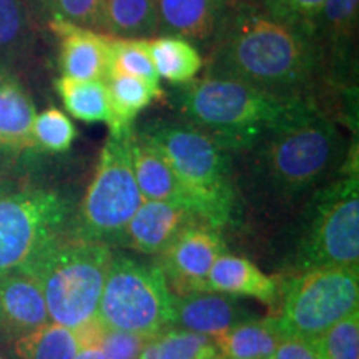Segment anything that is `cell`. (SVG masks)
I'll return each mask as SVG.
<instances>
[{
  "instance_id": "obj_1",
  "label": "cell",
  "mask_w": 359,
  "mask_h": 359,
  "mask_svg": "<svg viewBox=\"0 0 359 359\" xmlns=\"http://www.w3.org/2000/svg\"><path fill=\"white\" fill-rule=\"evenodd\" d=\"M205 65L206 75L304 98L323 109L331 93L316 35L269 15L253 0H233Z\"/></svg>"
},
{
  "instance_id": "obj_2",
  "label": "cell",
  "mask_w": 359,
  "mask_h": 359,
  "mask_svg": "<svg viewBox=\"0 0 359 359\" xmlns=\"http://www.w3.org/2000/svg\"><path fill=\"white\" fill-rule=\"evenodd\" d=\"M344 138L321 105H309L259 135L241 155H248V175L259 193L293 201L318 190L341 168Z\"/></svg>"
},
{
  "instance_id": "obj_3",
  "label": "cell",
  "mask_w": 359,
  "mask_h": 359,
  "mask_svg": "<svg viewBox=\"0 0 359 359\" xmlns=\"http://www.w3.org/2000/svg\"><path fill=\"white\" fill-rule=\"evenodd\" d=\"M180 116L213 138L228 155L241 154L281 120L320 103L281 97L235 79L203 74L173 93Z\"/></svg>"
},
{
  "instance_id": "obj_4",
  "label": "cell",
  "mask_w": 359,
  "mask_h": 359,
  "mask_svg": "<svg viewBox=\"0 0 359 359\" xmlns=\"http://www.w3.org/2000/svg\"><path fill=\"white\" fill-rule=\"evenodd\" d=\"M114 257L109 243L62 235L20 269L37 280L52 323L82 330L97 321Z\"/></svg>"
},
{
  "instance_id": "obj_5",
  "label": "cell",
  "mask_w": 359,
  "mask_h": 359,
  "mask_svg": "<svg viewBox=\"0 0 359 359\" xmlns=\"http://www.w3.org/2000/svg\"><path fill=\"white\" fill-rule=\"evenodd\" d=\"M168 161L201 205L205 222L222 230L235 210L230 155L210 135L185 120H154L135 128Z\"/></svg>"
},
{
  "instance_id": "obj_6",
  "label": "cell",
  "mask_w": 359,
  "mask_h": 359,
  "mask_svg": "<svg viewBox=\"0 0 359 359\" xmlns=\"http://www.w3.org/2000/svg\"><path fill=\"white\" fill-rule=\"evenodd\" d=\"M348 170L313 193L304 212L296 268L359 269V175L351 161Z\"/></svg>"
},
{
  "instance_id": "obj_7",
  "label": "cell",
  "mask_w": 359,
  "mask_h": 359,
  "mask_svg": "<svg viewBox=\"0 0 359 359\" xmlns=\"http://www.w3.org/2000/svg\"><path fill=\"white\" fill-rule=\"evenodd\" d=\"M173 298L158 263L114 257L103 285L97 321L103 327L151 338L172 327Z\"/></svg>"
},
{
  "instance_id": "obj_8",
  "label": "cell",
  "mask_w": 359,
  "mask_h": 359,
  "mask_svg": "<svg viewBox=\"0 0 359 359\" xmlns=\"http://www.w3.org/2000/svg\"><path fill=\"white\" fill-rule=\"evenodd\" d=\"M273 316L285 338L318 339L359 311V269L313 268L281 283Z\"/></svg>"
},
{
  "instance_id": "obj_9",
  "label": "cell",
  "mask_w": 359,
  "mask_h": 359,
  "mask_svg": "<svg viewBox=\"0 0 359 359\" xmlns=\"http://www.w3.org/2000/svg\"><path fill=\"white\" fill-rule=\"evenodd\" d=\"M132 135L133 130L120 137L109 135L103 143L70 235L110 245V241L122 238L125 226L140 208L143 196L135 180L130 154Z\"/></svg>"
},
{
  "instance_id": "obj_10",
  "label": "cell",
  "mask_w": 359,
  "mask_h": 359,
  "mask_svg": "<svg viewBox=\"0 0 359 359\" xmlns=\"http://www.w3.org/2000/svg\"><path fill=\"white\" fill-rule=\"evenodd\" d=\"M72 206L62 193L32 188L0 195V271L20 269L65 235Z\"/></svg>"
},
{
  "instance_id": "obj_11",
  "label": "cell",
  "mask_w": 359,
  "mask_h": 359,
  "mask_svg": "<svg viewBox=\"0 0 359 359\" xmlns=\"http://www.w3.org/2000/svg\"><path fill=\"white\" fill-rule=\"evenodd\" d=\"M226 253L222 231L205 219H196L158 255V266L175 296L206 291L210 269Z\"/></svg>"
},
{
  "instance_id": "obj_12",
  "label": "cell",
  "mask_w": 359,
  "mask_h": 359,
  "mask_svg": "<svg viewBox=\"0 0 359 359\" xmlns=\"http://www.w3.org/2000/svg\"><path fill=\"white\" fill-rule=\"evenodd\" d=\"M359 19V0H326L316 39L325 57L326 77L331 93L351 87L353 62L356 58V34Z\"/></svg>"
},
{
  "instance_id": "obj_13",
  "label": "cell",
  "mask_w": 359,
  "mask_h": 359,
  "mask_svg": "<svg viewBox=\"0 0 359 359\" xmlns=\"http://www.w3.org/2000/svg\"><path fill=\"white\" fill-rule=\"evenodd\" d=\"M47 29L58 42V67L64 77L107 82L111 65V35L48 17Z\"/></svg>"
},
{
  "instance_id": "obj_14",
  "label": "cell",
  "mask_w": 359,
  "mask_h": 359,
  "mask_svg": "<svg viewBox=\"0 0 359 359\" xmlns=\"http://www.w3.org/2000/svg\"><path fill=\"white\" fill-rule=\"evenodd\" d=\"M50 323L42 290L25 269L0 271V336L19 339Z\"/></svg>"
},
{
  "instance_id": "obj_15",
  "label": "cell",
  "mask_w": 359,
  "mask_h": 359,
  "mask_svg": "<svg viewBox=\"0 0 359 359\" xmlns=\"http://www.w3.org/2000/svg\"><path fill=\"white\" fill-rule=\"evenodd\" d=\"M233 0H155L156 35H175L198 50H208Z\"/></svg>"
},
{
  "instance_id": "obj_16",
  "label": "cell",
  "mask_w": 359,
  "mask_h": 359,
  "mask_svg": "<svg viewBox=\"0 0 359 359\" xmlns=\"http://www.w3.org/2000/svg\"><path fill=\"white\" fill-rule=\"evenodd\" d=\"M130 154H132L135 180L140 188L143 200L165 201V203L185 206L193 213L198 215L200 218H203L198 198L182 182V178L173 172V168L161 156L160 151L135 133V128L132 142H130Z\"/></svg>"
},
{
  "instance_id": "obj_17",
  "label": "cell",
  "mask_w": 359,
  "mask_h": 359,
  "mask_svg": "<svg viewBox=\"0 0 359 359\" xmlns=\"http://www.w3.org/2000/svg\"><path fill=\"white\" fill-rule=\"evenodd\" d=\"M250 318L251 313L245 309L240 298L217 291L188 293L173 298L172 327L193 331L212 339Z\"/></svg>"
},
{
  "instance_id": "obj_18",
  "label": "cell",
  "mask_w": 359,
  "mask_h": 359,
  "mask_svg": "<svg viewBox=\"0 0 359 359\" xmlns=\"http://www.w3.org/2000/svg\"><path fill=\"white\" fill-rule=\"evenodd\" d=\"M200 218L185 206L143 200L122 233L123 243L138 253L158 255L188 224Z\"/></svg>"
},
{
  "instance_id": "obj_19",
  "label": "cell",
  "mask_w": 359,
  "mask_h": 359,
  "mask_svg": "<svg viewBox=\"0 0 359 359\" xmlns=\"http://www.w3.org/2000/svg\"><path fill=\"white\" fill-rule=\"evenodd\" d=\"M206 291H217L235 298H253L268 306H276L281 281L263 273L250 259L223 253L210 269Z\"/></svg>"
},
{
  "instance_id": "obj_20",
  "label": "cell",
  "mask_w": 359,
  "mask_h": 359,
  "mask_svg": "<svg viewBox=\"0 0 359 359\" xmlns=\"http://www.w3.org/2000/svg\"><path fill=\"white\" fill-rule=\"evenodd\" d=\"M42 17L39 0H0V70L32 55Z\"/></svg>"
},
{
  "instance_id": "obj_21",
  "label": "cell",
  "mask_w": 359,
  "mask_h": 359,
  "mask_svg": "<svg viewBox=\"0 0 359 359\" xmlns=\"http://www.w3.org/2000/svg\"><path fill=\"white\" fill-rule=\"evenodd\" d=\"M35 105L12 72H0V151L34 148Z\"/></svg>"
},
{
  "instance_id": "obj_22",
  "label": "cell",
  "mask_w": 359,
  "mask_h": 359,
  "mask_svg": "<svg viewBox=\"0 0 359 359\" xmlns=\"http://www.w3.org/2000/svg\"><path fill=\"white\" fill-rule=\"evenodd\" d=\"M107 93H109V125L110 135L120 137L132 132L137 116L151 105V102L165 98L161 87H154L145 80L132 75L111 74L107 79Z\"/></svg>"
},
{
  "instance_id": "obj_23",
  "label": "cell",
  "mask_w": 359,
  "mask_h": 359,
  "mask_svg": "<svg viewBox=\"0 0 359 359\" xmlns=\"http://www.w3.org/2000/svg\"><path fill=\"white\" fill-rule=\"evenodd\" d=\"M285 336L275 318L238 323L215 339L224 359H268Z\"/></svg>"
},
{
  "instance_id": "obj_24",
  "label": "cell",
  "mask_w": 359,
  "mask_h": 359,
  "mask_svg": "<svg viewBox=\"0 0 359 359\" xmlns=\"http://www.w3.org/2000/svg\"><path fill=\"white\" fill-rule=\"evenodd\" d=\"M151 60L160 80L180 87L198 77L205 58L195 45L175 35H155L148 39Z\"/></svg>"
},
{
  "instance_id": "obj_25",
  "label": "cell",
  "mask_w": 359,
  "mask_h": 359,
  "mask_svg": "<svg viewBox=\"0 0 359 359\" xmlns=\"http://www.w3.org/2000/svg\"><path fill=\"white\" fill-rule=\"evenodd\" d=\"M102 32L118 39H151L158 34L155 0H105Z\"/></svg>"
},
{
  "instance_id": "obj_26",
  "label": "cell",
  "mask_w": 359,
  "mask_h": 359,
  "mask_svg": "<svg viewBox=\"0 0 359 359\" xmlns=\"http://www.w3.org/2000/svg\"><path fill=\"white\" fill-rule=\"evenodd\" d=\"M83 346L82 331L50 321L13 341V356L15 359H74Z\"/></svg>"
},
{
  "instance_id": "obj_27",
  "label": "cell",
  "mask_w": 359,
  "mask_h": 359,
  "mask_svg": "<svg viewBox=\"0 0 359 359\" xmlns=\"http://www.w3.org/2000/svg\"><path fill=\"white\" fill-rule=\"evenodd\" d=\"M55 90L65 110L85 123H100L109 120V93L105 82L75 80L62 75L57 79Z\"/></svg>"
},
{
  "instance_id": "obj_28",
  "label": "cell",
  "mask_w": 359,
  "mask_h": 359,
  "mask_svg": "<svg viewBox=\"0 0 359 359\" xmlns=\"http://www.w3.org/2000/svg\"><path fill=\"white\" fill-rule=\"evenodd\" d=\"M138 359H224L208 336L170 327L147 341Z\"/></svg>"
},
{
  "instance_id": "obj_29",
  "label": "cell",
  "mask_w": 359,
  "mask_h": 359,
  "mask_svg": "<svg viewBox=\"0 0 359 359\" xmlns=\"http://www.w3.org/2000/svg\"><path fill=\"white\" fill-rule=\"evenodd\" d=\"M111 74L132 75L154 87H160V77L148 48V39H111Z\"/></svg>"
},
{
  "instance_id": "obj_30",
  "label": "cell",
  "mask_w": 359,
  "mask_h": 359,
  "mask_svg": "<svg viewBox=\"0 0 359 359\" xmlns=\"http://www.w3.org/2000/svg\"><path fill=\"white\" fill-rule=\"evenodd\" d=\"M77 138V128L64 111L50 107L35 115L32 125L34 145L52 154H64L70 150Z\"/></svg>"
},
{
  "instance_id": "obj_31",
  "label": "cell",
  "mask_w": 359,
  "mask_h": 359,
  "mask_svg": "<svg viewBox=\"0 0 359 359\" xmlns=\"http://www.w3.org/2000/svg\"><path fill=\"white\" fill-rule=\"evenodd\" d=\"M264 12L283 22L316 35V27L326 0H253Z\"/></svg>"
},
{
  "instance_id": "obj_32",
  "label": "cell",
  "mask_w": 359,
  "mask_h": 359,
  "mask_svg": "<svg viewBox=\"0 0 359 359\" xmlns=\"http://www.w3.org/2000/svg\"><path fill=\"white\" fill-rule=\"evenodd\" d=\"M321 359H359V311L318 338Z\"/></svg>"
},
{
  "instance_id": "obj_33",
  "label": "cell",
  "mask_w": 359,
  "mask_h": 359,
  "mask_svg": "<svg viewBox=\"0 0 359 359\" xmlns=\"http://www.w3.org/2000/svg\"><path fill=\"white\" fill-rule=\"evenodd\" d=\"M105 0H39L43 13L102 32Z\"/></svg>"
},
{
  "instance_id": "obj_34",
  "label": "cell",
  "mask_w": 359,
  "mask_h": 359,
  "mask_svg": "<svg viewBox=\"0 0 359 359\" xmlns=\"http://www.w3.org/2000/svg\"><path fill=\"white\" fill-rule=\"evenodd\" d=\"M148 339H150V336L110 330V327H103L98 323L95 343L105 359H138Z\"/></svg>"
},
{
  "instance_id": "obj_35",
  "label": "cell",
  "mask_w": 359,
  "mask_h": 359,
  "mask_svg": "<svg viewBox=\"0 0 359 359\" xmlns=\"http://www.w3.org/2000/svg\"><path fill=\"white\" fill-rule=\"evenodd\" d=\"M268 359H321L316 339L283 338Z\"/></svg>"
},
{
  "instance_id": "obj_36",
  "label": "cell",
  "mask_w": 359,
  "mask_h": 359,
  "mask_svg": "<svg viewBox=\"0 0 359 359\" xmlns=\"http://www.w3.org/2000/svg\"><path fill=\"white\" fill-rule=\"evenodd\" d=\"M74 359H105L97 343H88L80 349Z\"/></svg>"
},
{
  "instance_id": "obj_37",
  "label": "cell",
  "mask_w": 359,
  "mask_h": 359,
  "mask_svg": "<svg viewBox=\"0 0 359 359\" xmlns=\"http://www.w3.org/2000/svg\"><path fill=\"white\" fill-rule=\"evenodd\" d=\"M6 193V185H4V182L0 180V195H4Z\"/></svg>"
},
{
  "instance_id": "obj_38",
  "label": "cell",
  "mask_w": 359,
  "mask_h": 359,
  "mask_svg": "<svg viewBox=\"0 0 359 359\" xmlns=\"http://www.w3.org/2000/svg\"><path fill=\"white\" fill-rule=\"evenodd\" d=\"M0 359H8V358L4 353H0Z\"/></svg>"
},
{
  "instance_id": "obj_39",
  "label": "cell",
  "mask_w": 359,
  "mask_h": 359,
  "mask_svg": "<svg viewBox=\"0 0 359 359\" xmlns=\"http://www.w3.org/2000/svg\"><path fill=\"white\" fill-rule=\"evenodd\" d=\"M0 72H2V70H0ZM6 72H7V70H6Z\"/></svg>"
}]
</instances>
